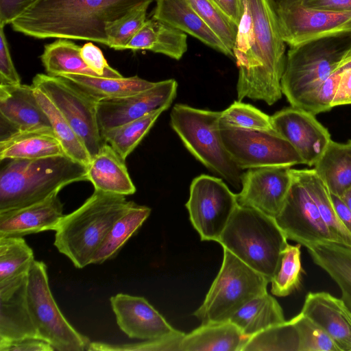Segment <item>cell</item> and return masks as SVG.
Here are the masks:
<instances>
[{
	"label": "cell",
	"mask_w": 351,
	"mask_h": 351,
	"mask_svg": "<svg viewBox=\"0 0 351 351\" xmlns=\"http://www.w3.org/2000/svg\"><path fill=\"white\" fill-rule=\"evenodd\" d=\"M66 154L53 130L15 132L1 138L0 160L34 159Z\"/></svg>",
	"instance_id": "26"
},
{
	"label": "cell",
	"mask_w": 351,
	"mask_h": 351,
	"mask_svg": "<svg viewBox=\"0 0 351 351\" xmlns=\"http://www.w3.org/2000/svg\"><path fill=\"white\" fill-rule=\"evenodd\" d=\"M252 15L256 42L253 60L239 70L238 100H261L271 106L282 95L281 79L286 62V43L280 34L271 0H245Z\"/></svg>",
	"instance_id": "2"
},
{
	"label": "cell",
	"mask_w": 351,
	"mask_h": 351,
	"mask_svg": "<svg viewBox=\"0 0 351 351\" xmlns=\"http://www.w3.org/2000/svg\"><path fill=\"white\" fill-rule=\"evenodd\" d=\"M341 197L351 210V187H350Z\"/></svg>",
	"instance_id": "55"
},
{
	"label": "cell",
	"mask_w": 351,
	"mask_h": 351,
	"mask_svg": "<svg viewBox=\"0 0 351 351\" xmlns=\"http://www.w3.org/2000/svg\"><path fill=\"white\" fill-rule=\"evenodd\" d=\"M217 242L270 282L288 244L274 217L239 205Z\"/></svg>",
	"instance_id": "5"
},
{
	"label": "cell",
	"mask_w": 351,
	"mask_h": 351,
	"mask_svg": "<svg viewBox=\"0 0 351 351\" xmlns=\"http://www.w3.org/2000/svg\"><path fill=\"white\" fill-rule=\"evenodd\" d=\"M292 180L290 167L247 169L241 176L239 206L256 209L275 218L281 210Z\"/></svg>",
	"instance_id": "17"
},
{
	"label": "cell",
	"mask_w": 351,
	"mask_h": 351,
	"mask_svg": "<svg viewBox=\"0 0 351 351\" xmlns=\"http://www.w3.org/2000/svg\"><path fill=\"white\" fill-rule=\"evenodd\" d=\"M61 77L75 85L97 102L108 99L129 96L152 87L155 82L138 76L101 77L82 74H64Z\"/></svg>",
	"instance_id": "28"
},
{
	"label": "cell",
	"mask_w": 351,
	"mask_h": 351,
	"mask_svg": "<svg viewBox=\"0 0 351 351\" xmlns=\"http://www.w3.org/2000/svg\"><path fill=\"white\" fill-rule=\"evenodd\" d=\"M47 269L45 263L35 260L28 275L29 307L38 336L54 350H87L90 341L67 321L53 297Z\"/></svg>",
	"instance_id": "9"
},
{
	"label": "cell",
	"mask_w": 351,
	"mask_h": 351,
	"mask_svg": "<svg viewBox=\"0 0 351 351\" xmlns=\"http://www.w3.org/2000/svg\"><path fill=\"white\" fill-rule=\"evenodd\" d=\"M153 0H38L10 24L13 30L39 39L90 40L108 45L106 28Z\"/></svg>",
	"instance_id": "1"
},
{
	"label": "cell",
	"mask_w": 351,
	"mask_h": 351,
	"mask_svg": "<svg viewBox=\"0 0 351 351\" xmlns=\"http://www.w3.org/2000/svg\"><path fill=\"white\" fill-rule=\"evenodd\" d=\"M33 86L42 90L56 106L80 138L91 158L104 141L97 120V101L68 80L48 74H36Z\"/></svg>",
	"instance_id": "11"
},
{
	"label": "cell",
	"mask_w": 351,
	"mask_h": 351,
	"mask_svg": "<svg viewBox=\"0 0 351 351\" xmlns=\"http://www.w3.org/2000/svg\"><path fill=\"white\" fill-rule=\"evenodd\" d=\"M313 262L324 270L341 291V300L351 311V248L335 243L306 247Z\"/></svg>",
	"instance_id": "27"
},
{
	"label": "cell",
	"mask_w": 351,
	"mask_h": 351,
	"mask_svg": "<svg viewBox=\"0 0 351 351\" xmlns=\"http://www.w3.org/2000/svg\"><path fill=\"white\" fill-rule=\"evenodd\" d=\"M271 2H274V1H276V0H271Z\"/></svg>",
	"instance_id": "56"
},
{
	"label": "cell",
	"mask_w": 351,
	"mask_h": 351,
	"mask_svg": "<svg viewBox=\"0 0 351 351\" xmlns=\"http://www.w3.org/2000/svg\"><path fill=\"white\" fill-rule=\"evenodd\" d=\"M283 40L289 47L321 38L351 33V12L306 7L302 0L272 2Z\"/></svg>",
	"instance_id": "13"
},
{
	"label": "cell",
	"mask_w": 351,
	"mask_h": 351,
	"mask_svg": "<svg viewBox=\"0 0 351 351\" xmlns=\"http://www.w3.org/2000/svg\"><path fill=\"white\" fill-rule=\"evenodd\" d=\"M178 83L174 79L158 82L138 93L97 102V120L101 134L158 110H167L174 100Z\"/></svg>",
	"instance_id": "15"
},
{
	"label": "cell",
	"mask_w": 351,
	"mask_h": 351,
	"mask_svg": "<svg viewBox=\"0 0 351 351\" xmlns=\"http://www.w3.org/2000/svg\"><path fill=\"white\" fill-rule=\"evenodd\" d=\"M308 8L332 12H351V0H302Z\"/></svg>",
	"instance_id": "51"
},
{
	"label": "cell",
	"mask_w": 351,
	"mask_h": 351,
	"mask_svg": "<svg viewBox=\"0 0 351 351\" xmlns=\"http://www.w3.org/2000/svg\"><path fill=\"white\" fill-rule=\"evenodd\" d=\"M351 49V33L310 40L290 47L281 79L282 94L293 107L326 80Z\"/></svg>",
	"instance_id": "7"
},
{
	"label": "cell",
	"mask_w": 351,
	"mask_h": 351,
	"mask_svg": "<svg viewBox=\"0 0 351 351\" xmlns=\"http://www.w3.org/2000/svg\"><path fill=\"white\" fill-rule=\"evenodd\" d=\"M34 252L23 237H0V281L29 269Z\"/></svg>",
	"instance_id": "37"
},
{
	"label": "cell",
	"mask_w": 351,
	"mask_h": 351,
	"mask_svg": "<svg viewBox=\"0 0 351 351\" xmlns=\"http://www.w3.org/2000/svg\"><path fill=\"white\" fill-rule=\"evenodd\" d=\"M133 203L124 195L95 190L79 208L62 217L55 230V247L78 269L92 264L113 224Z\"/></svg>",
	"instance_id": "4"
},
{
	"label": "cell",
	"mask_w": 351,
	"mask_h": 351,
	"mask_svg": "<svg viewBox=\"0 0 351 351\" xmlns=\"http://www.w3.org/2000/svg\"><path fill=\"white\" fill-rule=\"evenodd\" d=\"M237 25L243 11V0H211Z\"/></svg>",
	"instance_id": "52"
},
{
	"label": "cell",
	"mask_w": 351,
	"mask_h": 351,
	"mask_svg": "<svg viewBox=\"0 0 351 351\" xmlns=\"http://www.w3.org/2000/svg\"><path fill=\"white\" fill-rule=\"evenodd\" d=\"M86 176L95 190L124 196L136 192L125 160L108 143L92 158L86 167Z\"/></svg>",
	"instance_id": "24"
},
{
	"label": "cell",
	"mask_w": 351,
	"mask_h": 351,
	"mask_svg": "<svg viewBox=\"0 0 351 351\" xmlns=\"http://www.w3.org/2000/svg\"><path fill=\"white\" fill-rule=\"evenodd\" d=\"M38 0H0V25L5 26Z\"/></svg>",
	"instance_id": "49"
},
{
	"label": "cell",
	"mask_w": 351,
	"mask_h": 351,
	"mask_svg": "<svg viewBox=\"0 0 351 351\" xmlns=\"http://www.w3.org/2000/svg\"><path fill=\"white\" fill-rule=\"evenodd\" d=\"M29 270L0 281V342L39 337L28 303Z\"/></svg>",
	"instance_id": "19"
},
{
	"label": "cell",
	"mask_w": 351,
	"mask_h": 351,
	"mask_svg": "<svg viewBox=\"0 0 351 351\" xmlns=\"http://www.w3.org/2000/svg\"><path fill=\"white\" fill-rule=\"evenodd\" d=\"M207 26L233 53L238 25L211 0H189Z\"/></svg>",
	"instance_id": "40"
},
{
	"label": "cell",
	"mask_w": 351,
	"mask_h": 351,
	"mask_svg": "<svg viewBox=\"0 0 351 351\" xmlns=\"http://www.w3.org/2000/svg\"><path fill=\"white\" fill-rule=\"evenodd\" d=\"M300 248L299 243H288L284 249L278 269L271 280L273 295L285 297L300 287L303 273Z\"/></svg>",
	"instance_id": "38"
},
{
	"label": "cell",
	"mask_w": 351,
	"mask_h": 351,
	"mask_svg": "<svg viewBox=\"0 0 351 351\" xmlns=\"http://www.w3.org/2000/svg\"><path fill=\"white\" fill-rule=\"evenodd\" d=\"M271 118L274 129L292 145L309 167L315 165L332 140L315 115L303 109L291 106Z\"/></svg>",
	"instance_id": "16"
},
{
	"label": "cell",
	"mask_w": 351,
	"mask_h": 351,
	"mask_svg": "<svg viewBox=\"0 0 351 351\" xmlns=\"http://www.w3.org/2000/svg\"><path fill=\"white\" fill-rule=\"evenodd\" d=\"M34 94L65 154L87 167L91 161V156L69 122L42 90L34 87Z\"/></svg>",
	"instance_id": "34"
},
{
	"label": "cell",
	"mask_w": 351,
	"mask_h": 351,
	"mask_svg": "<svg viewBox=\"0 0 351 351\" xmlns=\"http://www.w3.org/2000/svg\"><path fill=\"white\" fill-rule=\"evenodd\" d=\"M152 19L189 34L213 49L234 58L233 53L203 21L189 0H156Z\"/></svg>",
	"instance_id": "23"
},
{
	"label": "cell",
	"mask_w": 351,
	"mask_h": 351,
	"mask_svg": "<svg viewBox=\"0 0 351 351\" xmlns=\"http://www.w3.org/2000/svg\"><path fill=\"white\" fill-rule=\"evenodd\" d=\"M0 114L1 121L12 128V133L52 130L32 84H0Z\"/></svg>",
	"instance_id": "20"
},
{
	"label": "cell",
	"mask_w": 351,
	"mask_h": 351,
	"mask_svg": "<svg viewBox=\"0 0 351 351\" xmlns=\"http://www.w3.org/2000/svg\"><path fill=\"white\" fill-rule=\"evenodd\" d=\"M314 167L330 193L341 197L351 187V140L345 143L331 140Z\"/></svg>",
	"instance_id": "29"
},
{
	"label": "cell",
	"mask_w": 351,
	"mask_h": 351,
	"mask_svg": "<svg viewBox=\"0 0 351 351\" xmlns=\"http://www.w3.org/2000/svg\"><path fill=\"white\" fill-rule=\"evenodd\" d=\"M341 71V76L332 102V107L351 104V70Z\"/></svg>",
	"instance_id": "50"
},
{
	"label": "cell",
	"mask_w": 351,
	"mask_h": 351,
	"mask_svg": "<svg viewBox=\"0 0 351 351\" xmlns=\"http://www.w3.org/2000/svg\"><path fill=\"white\" fill-rule=\"evenodd\" d=\"M301 313L322 328L340 351H351V311L341 299L327 292H310Z\"/></svg>",
	"instance_id": "22"
},
{
	"label": "cell",
	"mask_w": 351,
	"mask_h": 351,
	"mask_svg": "<svg viewBox=\"0 0 351 351\" xmlns=\"http://www.w3.org/2000/svg\"><path fill=\"white\" fill-rule=\"evenodd\" d=\"M148 51L179 60L187 51V36L183 32L162 21L149 19Z\"/></svg>",
	"instance_id": "39"
},
{
	"label": "cell",
	"mask_w": 351,
	"mask_h": 351,
	"mask_svg": "<svg viewBox=\"0 0 351 351\" xmlns=\"http://www.w3.org/2000/svg\"><path fill=\"white\" fill-rule=\"evenodd\" d=\"M294 171L316 204L335 243L351 248V234L341 221L325 183L314 169H294Z\"/></svg>",
	"instance_id": "31"
},
{
	"label": "cell",
	"mask_w": 351,
	"mask_h": 351,
	"mask_svg": "<svg viewBox=\"0 0 351 351\" xmlns=\"http://www.w3.org/2000/svg\"><path fill=\"white\" fill-rule=\"evenodd\" d=\"M53 348L39 337H25L0 342V351H53Z\"/></svg>",
	"instance_id": "48"
},
{
	"label": "cell",
	"mask_w": 351,
	"mask_h": 351,
	"mask_svg": "<svg viewBox=\"0 0 351 351\" xmlns=\"http://www.w3.org/2000/svg\"><path fill=\"white\" fill-rule=\"evenodd\" d=\"M80 49V47L66 38H58L46 45L40 59L47 73L57 77L64 74L98 77L84 62Z\"/></svg>",
	"instance_id": "33"
},
{
	"label": "cell",
	"mask_w": 351,
	"mask_h": 351,
	"mask_svg": "<svg viewBox=\"0 0 351 351\" xmlns=\"http://www.w3.org/2000/svg\"><path fill=\"white\" fill-rule=\"evenodd\" d=\"M86 180V167L66 154L9 160L0 171V212L38 202Z\"/></svg>",
	"instance_id": "3"
},
{
	"label": "cell",
	"mask_w": 351,
	"mask_h": 351,
	"mask_svg": "<svg viewBox=\"0 0 351 351\" xmlns=\"http://www.w3.org/2000/svg\"><path fill=\"white\" fill-rule=\"evenodd\" d=\"M221 124L243 130H273L271 118L254 106L241 101H234L229 107L221 111Z\"/></svg>",
	"instance_id": "41"
},
{
	"label": "cell",
	"mask_w": 351,
	"mask_h": 351,
	"mask_svg": "<svg viewBox=\"0 0 351 351\" xmlns=\"http://www.w3.org/2000/svg\"><path fill=\"white\" fill-rule=\"evenodd\" d=\"M4 27L0 25V84H19L21 78L11 58Z\"/></svg>",
	"instance_id": "47"
},
{
	"label": "cell",
	"mask_w": 351,
	"mask_h": 351,
	"mask_svg": "<svg viewBox=\"0 0 351 351\" xmlns=\"http://www.w3.org/2000/svg\"><path fill=\"white\" fill-rule=\"evenodd\" d=\"M299 336V351H340L330 337L301 312L292 318Z\"/></svg>",
	"instance_id": "43"
},
{
	"label": "cell",
	"mask_w": 351,
	"mask_h": 351,
	"mask_svg": "<svg viewBox=\"0 0 351 351\" xmlns=\"http://www.w3.org/2000/svg\"><path fill=\"white\" fill-rule=\"evenodd\" d=\"M248 338L229 320L204 323L183 335L179 351H242Z\"/></svg>",
	"instance_id": "25"
},
{
	"label": "cell",
	"mask_w": 351,
	"mask_h": 351,
	"mask_svg": "<svg viewBox=\"0 0 351 351\" xmlns=\"http://www.w3.org/2000/svg\"><path fill=\"white\" fill-rule=\"evenodd\" d=\"M165 110H158L102 133L110 145L124 160L134 151Z\"/></svg>",
	"instance_id": "35"
},
{
	"label": "cell",
	"mask_w": 351,
	"mask_h": 351,
	"mask_svg": "<svg viewBox=\"0 0 351 351\" xmlns=\"http://www.w3.org/2000/svg\"><path fill=\"white\" fill-rule=\"evenodd\" d=\"M149 4L142 5L123 16L108 23L106 32L108 45L115 50H124L125 45L147 21Z\"/></svg>",
	"instance_id": "42"
},
{
	"label": "cell",
	"mask_w": 351,
	"mask_h": 351,
	"mask_svg": "<svg viewBox=\"0 0 351 351\" xmlns=\"http://www.w3.org/2000/svg\"><path fill=\"white\" fill-rule=\"evenodd\" d=\"M224 146L241 169L304 164L292 145L274 129L249 130L220 123Z\"/></svg>",
	"instance_id": "10"
},
{
	"label": "cell",
	"mask_w": 351,
	"mask_h": 351,
	"mask_svg": "<svg viewBox=\"0 0 351 351\" xmlns=\"http://www.w3.org/2000/svg\"><path fill=\"white\" fill-rule=\"evenodd\" d=\"M81 56L85 64L98 77L119 78L123 75L112 68L107 62L101 49L93 43L88 42L80 49Z\"/></svg>",
	"instance_id": "46"
},
{
	"label": "cell",
	"mask_w": 351,
	"mask_h": 351,
	"mask_svg": "<svg viewBox=\"0 0 351 351\" xmlns=\"http://www.w3.org/2000/svg\"><path fill=\"white\" fill-rule=\"evenodd\" d=\"M229 321L250 337L286 320L278 301L267 292L244 304Z\"/></svg>",
	"instance_id": "30"
},
{
	"label": "cell",
	"mask_w": 351,
	"mask_h": 351,
	"mask_svg": "<svg viewBox=\"0 0 351 351\" xmlns=\"http://www.w3.org/2000/svg\"><path fill=\"white\" fill-rule=\"evenodd\" d=\"M150 213V208L134 202L113 224L95 253L92 264H101L115 257L128 240L143 225Z\"/></svg>",
	"instance_id": "32"
},
{
	"label": "cell",
	"mask_w": 351,
	"mask_h": 351,
	"mask_svg": "<svg viewBox=\"0 0 351 351\" xmlns=\"http://www.w3.org/2000/svg\"><path fill=\"white\" fill-rule=\"evenodd\" d=\"M183 337L143 340L134 343L113 345L103 342H90L88 350L91 351H179V343Z\"/></svg>",
	"instance_id": "45"
},
{
	"label": "cell",
	"mask_w": 351,
	"mask_h": 351,
	"mask_svg": "<svg viewBox=\"0 0 351 351\" xmlns=\"http://www.w3.org/2000/svg\"><path fill=\"white\" fill-rule=\"evenodd\" d=\"M331 198L341 221L351 234V210L341 197L331 194Z\"/></svg>",
	"instance_id": "53"
},
{
	"label": "cell",
	"mask_w": 351,
	"mask_h": 351,
	"mask_svg": "<svg viewBox=\"0 0 351 351\" xmlns=\"http://www.w3.org/2000/svg\"><path fill=\"white\" fill-rule=\"evenodd\" d=\"M341 71L335 70L326 80L314 90L306 94L296 108L303 109L315 115L327 112L332 107Z\"/></svg>",
	"instance_id": "44"
},
{
	"label": "cell",
	"mask_w": 351,
	"mask_h": 351,
	"mask_svg": "<svg viewBox=\"0 0 351 351\" xmlns=\"http://www.w3.org/2000/svg\"><path fill=\"white\" fill-rule=\"evenodd\" d=\"M221 115L219 111L177 104L172 108L170 123L185 147L198 161L235 189H241L243 170L224 146L220 131Z\"/></svg>",
	"instance_id": "6"
},
{
	"label": "cell",
	"mask_w": 351,
	"mask_h": 351,
	"mask_svg": "<svg viewBox=\"0 0 351 351\" xmlns=\"http://www.w3.org/2000/svg\"><path fill=\"white\" fill-rule=\"evenodd\" d=\"M299 351V336L291 319L250 337L242 351Z\"/></svg>",
	"instance_id": "36"
},
{
	"label": "cell",
	"mask_w": 351,
	"mask_h": 351,
	"mask_svg": "<svg viewBox=\"0 0 351 351\" xmlns=\"http://www.w3.org/2000/svg\"><path fill=\"white\" fill-rule=\"evenodd\" d=\"M185 206L202 241L217 242L239 204L221 179L202 174L192 180Z\"/></svg>",
	"instance_id": "12"
},
{
	"label": "cell",
	"mask_w": 351,
	"mask_h": 351,
	"mask_svg": "<svg viewBox=\"0 0 351 351\" xmlns=\"http://www.w3.org/2000/svg\"><path fill=\"white\" fill-rule=\"evenodd\" d=\"M351 70V49L349 50L339 62L335 70Z\"/></svg>",
	"instance_id": "54"
},
{
	"label": "cell",
	"mask_w": 351,
	"mask_h": 351,
	"mask_svg": "<svg viewBox=\"0 0 351 351\" xmlns=\"http://www.w3.org/2000/svg\"><path fill=\"white\" fill-rule=\"evenodd\" d=\"M59 192L38 202L0 212V237L55 231L64 215Z\"/></svg>",
	"instance_id": "21"
},
{
	"label": "cell",
	"mask_w": 351,
	"mask_h": 351,
	"mask_svg": "<svg viewBox=\"0 0 351 351\" xmlns=\"http://www.w3.org/2000/svg\"><path fill=\"white\" fill-rule=\"evenodd\" d=\"M269 280L226 249L205 299L193 313L202 324L228 321L244 304L267 293Z\"/></svg>",
	"instance_id": "8"
},
{
	"label": "cell",
	"mask_w": 351,
	"mask_h": 351,
	"mask_svg": "<svg viewBox=\"0 0 351 351\" xmlns=\"http://www.w3.org/2000/svg\"><path fill=\"white\" fill-rule=\"evenodd\" d=\"M110 300L119 327L129 338L152 340L185 334L173 328L143 297L118 293Z\"/></svg>",
	"instance_id": "18"
},
{
	"label": "cell",
	"mask_w": 351,
	"mask_h": 351,
	"mask_svg": "<svg viewBox=\"0 0 351 351\" xmlns=\"http://www.w3.org/2000/svg\"><path fill=\"white\" fill-rule=\"evenodd\" d=\"M291 184L282 208L274 218L287 239L306 248L319 243H335L308 191L291 169Z\"/></svg>",
	"instance_id": "14"
}]
</instances>
